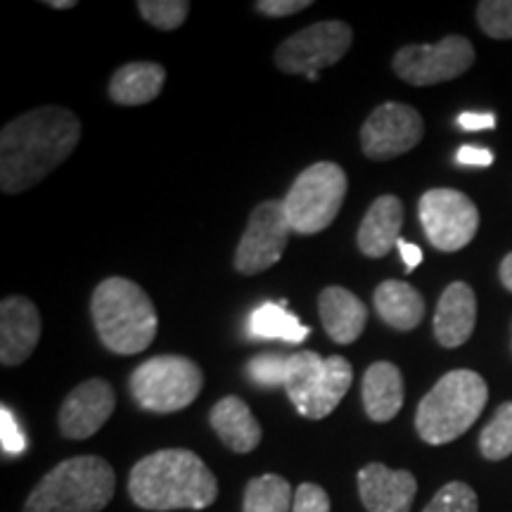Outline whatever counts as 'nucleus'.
<instances>
[{"instance_id":"obj_1","label":"nucleus","mask_w":512,"mask_h":512,"mask_svg":"<svg viewBox=\"0 0 512 512\" xmlns=\"http://www.w3.org/2000/svg\"><path fill=\"white\" fill-rule=\"evenodd\" d=\"M81 140V121L64 107H38L3 126L0 188L17 195L41 183L72 155Z\"/></svg>"},{"instance_id":"obj_2","label":"nucleus","mask_w":512,"mask_h":512,"mask_svg":"<svg viewBox=\"0 0 512 512\" xmlns=\"http://www.w3.org/2000/svg\"><path fill=\"white\" fill-rule=\"evenodd\" d=\"M128 496L143 510H204L219 496L207 463L188 448H164L133 465Z\"/></svg>"},{"instance_id":"obj_3","label":"nucleus","mask_w":512,"mask_h":512,"mask_svg":"<svg viewBox=\"0 0 512 512\" xmlns=\"http://www.w3.org/2000/svg\"><path fill=\"white\" fill-rule=\"evenodd\" d=\"M91 316L102 347L112 354H140L157 337L155 304L133 280H102L91 297Z\"/></svg>"},{"instance_id":"obj_4","label":"nucleus","mask_w":512,"mask_h":512,"mask_svg":"<svg viewBox=\"0 0 512 512\" xmlns=\"http://www.w3.org/2000/svg\"><path fill=\"white\" fill-rule=\"evenodd\" d=\"M117 475L98 456H76L53 467L31 491L22 512H100L114 498Z\"/></svg>"},{"instance_id":"obj_5","label":"nucleus","mask_w":512,"mask_h":512,"mask_svg":"<svg viewBox=\"0 0 512 512\" xmlns=\"http://www.w3.org/2000/svg\"><path fill=\"white\" fill-rule=\"evenodd\" d=\"M489 401V387L475 370H451L430 389L415 413V430L430 446H441L475 425Z\"/></svg>"},{"instance_id":"obj_6","label":"nucleus","mask_w":512,"mask_h":512,"mask_svg":"<svg viewBox=\"0 0 512 512\" xmlns=\"http://www.w3.org/2000/svg\"><path fill=\"white\" fill-rule=\"evenodd\" d=\"M354 380V368L344 356L323 358L316 351L287 356L285 392L299 415L323 420L335 411Z\"/></svg>"},{"instance_id":"obj_7","label":"nucleus","mask_w":512,"mask_h":512,"mask_svg":"<svg viewBox=\"0 0 512 512\" xmlns=\"http://www.w3.org/2000/svg\"><path fill=\"white\" fill-rule=\"evenodd\" d=\"M349 181L335 162H318L304 169L283 200L292 233L316 235L330 228L347 200Z\"/></svg>"},{"instance_id":"obj_8","label":"nucleus","mask_w":512,"mask_h":512,"mask_svg":"<svg viewBox=\"0 0 512 512\" xmlns=\"http://www.w3.org/2000/svg\"><path fill=\"white\" fill-rule=\"evenodd\" d=\"M204 375L185 356H155L133 370L128 387L143 411L176 413L188 408L202 392Z\"/></svg>"},{"instance_id":"obj_9","label":"nucleus","mask_w":512,"mask_h":512,"mask_svg":"<svg viewBox=\"0 0 512 512\" xmlns=\"http://www.w3.org/2000/svg\"><path fill=\"white\" fill-rule=\"evenodd\" d=\"M354 31L347 22H316L285 38L275 50V67L285 74H320L349 53Z\"/></svg>"},{"instance_id":"obj_10","label":"nucleus","mask_w":512,"mask_h":512,"mask_svg":"<svg viewBox=\"0 0 512 512\" xmlns=\"http://www.w3.org/2000/svg\"><path fill=\"white\" fill-rule=\"evenodd\" d=\"M475 64V48L465 36H446L439 43L403 46L394 55L392 69L411 86H437L458 79Z\"/></svg>"},{"instance_id":"obj_11","label":"nucleus","mask_w":512,"mask_h":512,"mask_svg":"<svg viewBox=\"0 0 512 512\" xmlns=\"http://www.w3.org/2000/svg\"><path fill=\"white\" fill-rule=\"evenodd\" d=\"M420 223L427 240L439 252H458L475 240L479 211L463 192L451 188L427 190L418 204Z\"/></svg>"},{"instance_id":"obj_12","label":"nucleus","mask_w":512,"mask_h":512,"mask_svg":"<svg viewBox=\"0 0 512 512\" xmlns=\"http://www.w3.org/2000/svg\"><path fill=\"white\" fill-rule=\"evenodd\" d=\"M290 235L292 226L287 221L283 200L261 202L252 211V216H249L240 245L235 249V271L240 275H256L268 271V268L283 259Z\"/></svg>"},{"instance_id":"obj_13","label":"nucleus","mask_w":512,"mask_h":512,"mask_svg":"<svg viewBox=\"0 0 512 512\" xmlns=\"http://www.w3.org/2000/svg\"><path fill=\"white\" fill-rule=\"evenodd\" d=\"M425 136L420 112L403 102H384L361 128L363 155L370 162H389L406 155Z\"/></svg>"},{"instance_id":"obj_14","label":"nucleus","mask_w":512,"mask_h":512,"mask_svg":"<svg viewBox=\"0 0 512 512\" xmlns=\"http://www.w3.org/2000/svg\"><path fill=\"white\" fill-rule=\"evenodd\" d=\"M114 408H117V394L110 382L100 380V377L81 382L69 392L60 408L62 437L76 441L91 439L112 418Z\"/></svg>"},{"instance_id":"obj_15","label":"nucleus","mask_w":512,"mask_h":512,"mask_svg":"<svg viewBox=\"0 0 512 512\" xmlns=\"http://www.w3.org/2000/svg\"><path fill=\"white\" fill-rule=\"evenodd\" d=\"M41 313L27 297H5L0 304V361L5 368L22 366L41 339Z\"/></svg>"},{"instance_id":"obj_16","label":"nucleus","mask_w":512,"mask_h":512,"mask_svg":"<svg viewBox=\"0 0 512 512\" xmlns=\"http://www.w3.org/2000/svg\"><path fill=\"white\" fill-rule=\"evenodd\" d=\"M418 479L408 470L370 463L358 472V496L368 512H411Z\"/></svg>"},{"instance_id":"obj_17","label":"nucleus","mask_w":512,"mask_h":512,"mask_svg":"<svg viewBox=\"0 0 512 512\" xmlns=\"http://www.w3.org/2000/svg\"><path fill=\"white\" fill-rule=\"evenodd\" d=\"M477 325V297L475 290L463 280L451 283L441 294L437 313H434V337L441 347H463L472 337Z\"/></svg>"},{"instance_id":"obj_18","label":"nucleus","mask_w":512,"mask_h":512,"mask_svg":"<svg viewBox=\"0 0 512 512\" xmlns=\"http://www.w3.org/2000/svg\"><path fill=\"white\" fill-rule=\"evenodd\" d=\"M320 323L332 342L351 344L363 335L368 323V306L344 287H325L318 297Z\"/></svg>"},{"instance_id":"obj_19","label":"nucleus","mask_w":512,"mask_h":512,"mask_svg":"<svg viewBox=\"0 0 512 512\" xmlns=\"http://www.w3.org/2000/svg\"><path fill=\"white\" fill-rule=\"evenodd\" d=\"M403 202L394 195H382L370 204L366 219L361 221L356 242L358 249L370 259H382L399 245V235L403 226Z\"/></svg>"},{"instance_id":"obj_20","label":"nucleus","mask_w":512,"mask_h":512,"mask_svg":"<svg viewBox=\"0 0 512 512\" xmlns=\"http://www.w3.org/2000/svg\"><path fill=\"white\" fill-rule=\"evenodd\" d=\"M403 375L389 361H377L363 375V406L373 422L394 420L403 408Z\"/></svg>"},{"instance_id":"obj_21","label":"nucleus","mask_w":512,"mask_h":512,"mask_svg":"<svg viewBox=\"0 0 512 512\" xmlns=\"http://www.w3.org/2000/svg\"><path fill=\"white\" fill-rule=\"evenodd\" d=\"M211 427L235 453H249L261 444V425L240 396H226L211 408Z\"/></svg>"},{"instance_id":"obj_22","label":"nucleus","mask_w":512,"mask_h":512,"mask_svg":"<svg viewBox=\"0 0 512 512\" xmlns=\"http://www.w3.org/2000/svg\"><path fill=\"white\" fill-rule=\"evenodd\" d=\"M166 81V69L157 62H128L110 79V98L121 107H140L157 100Z\"/></svg>"},{"instance_id":"obj_23","label":"nucleus","mask_w":512,"mask_h":512,"mask_svg":"<svg viewBox=\"0 0 512 512\" xmlns=\"http://www.w3.org/2000/svg\"><path fill=\"white\" fill-rule=\"evenodd\" d=\"M373 304L377 316L399 332L415 330L425 318V299L413 285L403 280H384L382 285H377Z\"/></svg>"},{"instance_id":"obj_24","label":"nucleus","mask_w":512,"mask_h":512,"mask_svg":"<svg viewBox=\"0 0 512 512\" xmlns=\"http://www.w3.org/2000/svg\"><path fill=\"white\" fill-rule=\"evenodd\" d=\"M252 335L261 339H285V342L297 344L309 337V328L290 311H285V306L266 302L252 313Z\"/></svg>"},{"instance_id":"obj_25","label":"nucleus","mask_w":512,"mask_h":512,"mask_svg":"<svg viewBox=\"0 0 512 512\" xmlns=\"http://www.w3.org/2000/svg\"><path fill=\"white\" fill-rule=\"evenodd\" d=\"M292 503V486L285 477L261 475L247 484L242 512H287Z\"/></svg>"},{"instance_id":"obj_26","label":"nucleus","mask_w":512,"mask_h":512,"mask_svg":"<svg viewBox=\"0 0 512 512\" xmlns=\"http://www.w3.org/2000/svg\"><path fill=\"white\" fill-rule=\"evenodd\" d=\"M479 451L486 460H505L512 456V401L501 403L494 418L479 434Z\"/></svg>"},{"instance_id":"obj_27","label":"nucleus","mask_w":512,"mask_h":512,"mask_svg":"<svg viewBox=\"0 0 512 512\" xmlns=\"http://www.w3.org/2000/svg\"><path fill=\"white\" fill-rule=\"evenodd\" d=\"M140 17L159 31H174L188 19V0H140Z\"/></svg>"},{"instance_id":"obj_28","label":"nucleus","mask_w":512,"mask_h":512,"mask_svg":"<svg viewBox=\"0 0 512 512\" xmlns=\"http://www.w3.org/2000/svg\"><path fill=\"white\" fill-rule=\"evenodd\" d=\"M477 22L486 36L496 41L512 38V0H482L477 5Z\"/></svg>"},{"instance_id":"obj_29","label":"nucleus","mask_w":512,"mask_h":512,"mask_svg":"<svg viewBox=\"0 0 512 512\" xmlns=\"http://www.w3.org/2000/svg\"><path fill=\"white\" fill-rule=\"evenodd\" d=\"M479 501L472 486L465 482H448L437 491L422 512H477Z\"/></svg>"},{"instance_id":"obj_30","label":"nucleus","mask_w":512,"mask_h":512,"mask_svg":"<svg viewBox=\"0 0 512 512\" xmlns=\"http://www.w3.org/2000/svg\"><path fill=\"white\" fill-rule=\"evenodd\" d=\"M247 373L256 384L261 387H285V377H287V358L275 356V354H266V356H256L247 363Z\"/></svg>"},{"instance_id":"obj_31","label":"nucleus","mask_w":512,"mask_h":512,"mask_svg":"<svg viewBox=\"0 0 512 512\" xmlns=\"http://www.w3.org/2000/svg\"><path fill=\"white\" fill-rule=\"evenodd\" d=\"M292 512H330V496L323 486L318 484H299L294 491Z\"/></svg>"},{"instance_id":"obj_32","label":"nucleus","mask_w":512,"mask_h":512,"mask_svg":"<svg viewBox=\"0 0 512 512\" xmlns=\"http://www.w3.org/2000/svg\"><path fill=\"white\" fill-rule=\"evenodd\" d=\"M0 439H3L5 456H19V453H24V448H27V439H24L15 415L10 413L8 406L0 408Z\"/></svg>"},{"instance_id":"obj_33","label":"nucleus","mask_w":512,"mask_h":512,"mask_svg":"<svg viewBox=\"0 0 512 512\" xmlns=\"http://www.w3.org/2000/svg\"><path fill=\"white\" fill-rule=\"evenodd\" d=\"M306 8H311V0H259L256 10L266 17H290Z\"/></svg>"},{"instance_id":"obj_34","label":"nucleus","mask_w":512,"mask_h":512,"mask_svg":"<svg viewBox=\"0 0 512 512\" xmlns=\"http://www.w3.org/2000/svg\"><path fill=\"white\" fill-rule=\"evenodd\" d=\"M456 162L467 164V166H491V164H494V155H491L489 150H484V147L465 145V147H460V150H458Z\"/></svg>"},{"instance_id":"obj_35","label":"nucleus","mask_w":512,"mask_h":512,"mask_svg":"<svg viewBox=\"0 0 512 512\" xmlns=\"http://www.w3.org/2000/svg\"><path fill=\"white\" fill-rule=\"evenodd\" d=\"M458 124L460 128H465V131H484V128L496 126V117L484 112H465L458 117Z\"/></svg>"},{"instance_id":"obj_36","label":"nucleus","mask_w":512,"mask_h":512,"mask_svg":"<svg viewBox=\"0 0 512 512\" xmlns=\"http://www.w3.org/2000/svg\"><path fill=\"white\" fill-rule=\"evenodd\" d=\"M399 252L403 256V264H406L408 271H413V268L420 266L422 261V249L418 245H413V242H406V240H399Z\"/></svg>"},{"instance_id":"obj_37","label":"nucleus","mask_w":512,"mask_h":512,"mask_svg":"<svg viewBox=\"0 0 512 512\" xmlns=\"http://www.w3.org/2000/svg\"><path fill=\"white\" fill-rule=\"evenodd\" d=\"M501 283L508 292H512V252L505 256L501 264Z\"/></svg>"},{"instance_id":"obj_38","label":"nucleus","mask_w":512,"mask_h":512,"mask_svg":"<svg viewBox=\"0 0 512 512\" xmlns=\"http://www.w3.org/2000/svg\"><path fill=\"white\" fill-rule=\"evenodd\" d=\"M48 8H55V10H72L76 8L74 0H50Z\"/></svg>"}]
</instances>
